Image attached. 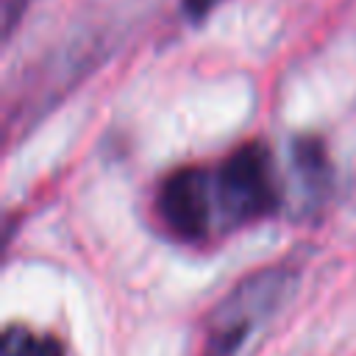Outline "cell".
Wrapping results in <instances>:
<instances>
[{
  "instance_id": "cell-1",
  "label": "cell",
  "mask_w": 356,
  "mask_h": 356,
  "mask_svg": "<svg viewBox=\"0 0 356 356\" xmlns=\"http://www.w3.org/2000/svg\"><path fill=\"white\" fill-rule=\"evenodd\" d=\"M289 289L292 273L284 267H270L245 278L214 309L209 320V339L203 356H236L239 345L261 320H267L284 303Z\"/></svg>"
},
{
  "instance_id": "cell-2",
  "label": "cell",
  "mask_w": 356,
  "mask_h": 356,
  "mask_svg": "<svg viewBox=\"0 0 356 356\" xmlns=\"http://www.w3.org/2000/svg\"><path fill=\"white\" fill-rule=\"evenodd\" d=\"M214 175L217 214L222 225H242L273 214L278 206V184L270 150L259 142L234 150Z\"/></svg>"
},
{
  "instance_id": "cell-3",
  "label": "cell",
  "mask_w": 356,
  "mask_h": 356,
  "mask_svg": "<svg viewBox=\"0 0 356 356\" xmlns=\"http://www.w3.org/2000/svg\"><path fill=\"white\" fill-rule=\"evenodd\" d=\"M159 217L181 239H203L217 214L214 175L200 167L175 170L159 189Z\"/></svg>"
},
{
  "instance_id": "cell-4",
  "label": "cell",
  "mask_w": 356,
  "mask_h": 356,
  "mask_svg": "<svg viewBox=\"0 0 356 356\" xmlns=\"http://www.w3.org/2000/svg\"><path fill=\"white\" fill-rule=\"evenodd\" d=\"M0 356H64V348L56 337L33 334L22 325H8L0 339Z\"/></svg>"
},
{
  "instance_id": "cell-5",
  "label": "cell",
  "mask_w": 356,
  "mask_h": 356,
  "mask_svg": "<svg viewBox=\"0 0 356 356\" xmlns=\"http://www.w3.org/2000/svg\"><path fill=\"white\" fill-rule=\"evenodd\" d=\"M295 167H298V175L303 178V186L309 195H317L325 189L328 184V161H325V153L320 147V142L314 139H300L295 145Z\"/></svg>"
},
{
  "instance_id": "cell-6",
  "label": "cell",
  "mask_w": 356,
  "mask_h": 356,
  "mask_svg": "<svg viewBox=\"0 0 356 356\" xmlns=\"http://www.w3.org/2000/svg\"><path fill=\"white\" fill-rule=\"evenodd\" d=\"M217 3H220V0H184V11H186V17L200 19V17H206Z\"/></svg>"
}]
</instances>
